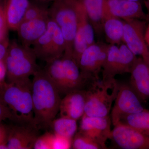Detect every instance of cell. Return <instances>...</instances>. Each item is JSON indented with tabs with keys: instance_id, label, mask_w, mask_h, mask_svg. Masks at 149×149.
I'll use <instances>...</instances> for the list:
<instances>
[{
	"instance_id": "1",
	"label": "cell",
	"mask_w": 149,
	"mask_h": 149,
	"mask_svg": "<svg viewBox=\"0 0 149 149\" xmlns=\"http://www.w3.org/2000/svg\"><path fill=\"white\" fill-rule=\"evenodd\" d=\"M32 83L35 125L39 130H47L59 111L61 95L44 69L35 72Z\"/></svg>"
},
{
	"instance_id": "2",
	"label": "cell",
	"mask_w": 149,
	"mask_h": 149,
	"mask_svg": "<svg viewBox=\"0 0 149 149\" xmlns=\"http://www.w3.org/2000/svg\"><path fill=\"white\" fill-rule=\"evenodd\" d=\"M32 90V81L29 79L15 83L3 81L0 83V101L8 108L13 121L16 124L31 125L37 128L34 121Z\"/></svg>"
},
{
	"instance_id": "3",
	"label": "cell",
	"mask_w": 149,
	"mask_h": 149,
	"mask_svg": "<svg viewBox=\"0 0 149 149\" xmlns=\"http://www.w3.org/2000/svg\"><path fill=\"white\" fill-rule=\"evenodd\" d=\"M31 47L22 45L15 40L9 42L3 62L8 83H15L29 79L40 68Z\"/></svg>"
},
{
	"instance_id": "4",
	"label": "cell",
	"mask_w": 149,
	"mask_h": 149,
	"mask_svg": "<svg viewBox=\"0 0 149 149\" xmlns=\"http://www.w3.org/2000/svg\"><path fill=\"white\" fill-rule=\"evenodd\" d=\"M58 90L61 96L75 90L84 89L88 83L82 76L76 61L63 54L47 63L44 68Z\"/></svg>"
},
{
	"instance_id": "5",
	"label": "cell",
	"mask_w": 149,
	"mask_h": 149,
	"mask_svg": "<svg viewBox=\"0 0 149 149\" xmlns=\"http://www.w3.org/2000/svg\"><path fill=\"white\" fill-rule=\"evenodd\" d=\"M81 4L79 0H54L49 8L50 18L57 24L64 37V54L71 57Z\"/></svg>"
},
{
	"instance_id": "6",
	"label": "cell",
	"mask_w": 149,
	"mask_h": 149,
	"mask_svg": "<svg viewBox=\"0 0 149 149\" xmlns=\"http://www.w3.org/2000/svg\"><path fill=\"white\" fill-rule=\"evenodd\" d=\"M87 90L85 115L94 117L109 115L119 84L115 78L93 80Z\"/></svg>"
},
{
	"instance_id": "7",
	"label": "cell",
	"mask_w": 149,
	"mask_h": 149,
	"mask_svg": "<svg viewBox=\"0 0 149 149\" xmlns=\"http://www.w3.org/2000/svg\"><path fill=\"white\" fill-rule=\"evenodd\" d=\"M31 47L37 59L47 63L64 54V37L57 24L50 18L46 32Z\"/></svg>"
},
{
	"instance_id": "8",
	"label": "cell",
	"mask_w": 149,
	"mask_h": 149,
	"mask_svg": "<svg viewBox=\"0 0 149 149\" xmlns=\"http://www.w3.org/2000/svg\"><path fill=\"white\" fill-rule=\"evenodd\" d=\"M137 57L124 43L120 46L109 44L102 69V79L115 78L118 74L130 73Z\"/></svg>"
},
{
	"instance_id": "9",
	"label": "cell",
	"mask_w": 149,
	"mask_h": 149,
	"mask_svg": "<svg viewBox=\"0 0 149 149\" xmlns=\"http://www.w3.org/2000/svg\"><path fill=\"white\" fill-rule=\"evenodd\" d=\"M109 45L95 43L88 47L80 56L78 65L83 77L88 81L98 79L105 61Z\"/></svg>"
},
{
	"instance_id": "10",
	"label": "cell",
	"mask_w": 149,
	"mask_h": 149,
	"mask_svg": "<svg viewBox=\"0 0 149 149\" xmlns=\"http://www.w3.org/2000/svg\"><path fill=\"white\" fill-rule=\"evenodd\" d=\"M123 42L136 56L142 58L149 54V49L145 40L147 24L143 19L124 20Z\"/></svg>"
},
{
	"instance_id": "11",
	"label": "cell",
	"mask_w": 149,
	"mask_h": 149,
	"mask_svg": "<svg viewBox=\"0 0 149 149\" xmlns=\"http://www.w3.org/2000/svg\"><path fill=\"white\" fill-rule=\"evenodd\" d=\"M141 101L130 85L119 84L117 95L111 110V122L115 125L120 118L144 109Z\"/></svg>"
},
{
	"instance_id": "12",
	"label": "cell",
	"mask_w": 149,
	"mask_h": 149,
	"mask_svg": "<svg viewBox=\"0 0 149 149\" xmlns=\"http://www.w3.org/2000/svg\"><path fill=\"white\" fill-rule=\"evenodd\" d=\"M111 130L110 138L122 149H149V132L116 124Z\"/></svg>"
},
{
	"instance_id": "13",
	"label": "cell",
	"mask_w": 149,
	"mask_h": 149,
	"mask_svg": "<svg viewBox=\"0 0 149 149\" xmlns=\"http://www.w3.org/2000/svg\"><path fill=\"white\" fill-rule=\"evenodd\" d=\"M104 15H111L123 20L147 19L141 2L129 0H104Z\"/></svg>"
},
{
	"instance_id": "14",
	"label": "cell",
	"mask_w": 149,
	"mask_h": 149,
	"mask_svg": "<svg viewBox=\"0 0 149 149\" xmlns=\"http://www.w3.org/2000/svg\"><path fill=\"white\" fill-rule=\"evenodd\" d=\"M111 120L109 115L105 117L89 116L81 118L80 131L94 139L107 149L106 143L110 138Z\"/></svg>"
},
{
	"instance_id": "15",
	"label": "cell",
	"mask_w": 149,
	"mask_h": 149,
	"mask_svg": "<svg viewBox=\"0 0 149 149\" xmlns=\"http://www.w3.org/2000/svg\"><path fill=\"white\" fill-rule=\"evenodd\" d=\"M87 90H75L67 94L61 99L59 111L61 117L78 120L85 114Z\"/></svg>"
},
{
	"instance_id": "16",
	"label": "cell",
	"mask_w": 149,
	"mask_h": 149,
	"mask_svg": "<svg viewBox=\"0 0 149 149\" xmlns=\"http://www.w3.org/2000/svg\"><path fill=\"white\" fill-rule=\"evenodd\" d=\"M39 130L31 125L9 126L7 145L8 149H33Z\"/></svg>"
},
{
	"instance_id": "17",
	"label": "cell",
	"mask_w": 149,
	"mask_h": 149,
	"mask_svg": "<svg viewBox=\"0 0 149 149\" xmlns=\"http://www.w3.org/2000/svg\"><path fill=\"white\" fill-rule=\"evenodd\" d=\"M130 86L142 101L149 100V68L141 57H137L130 70Z\"/></svg>"
},
{
	"instance_id": "18",
	"label": "cell",
	"mask_w": 149,
	"mask_h": 149,
	"mask_svg": "<svg viewBox=\"0 0 149 149\" xmlns=\"http://www.w3.org/2000/svg\"><path fill=\"white\" fill-rule=\"evenodd\" d=\"M49 19L48 16L22 21L16 30L20 44L25 47H32L46 32Z\"/></svg>"
},
{
	"instance_id": "19",
	"label": "cell",
	"mask_w": 149,
	"mask_h": 149,
	"mask_svg": "<svg viewBox=\"0 0 149 149\" xmlns=\"http://www.w3.org/2000/svg\"><path fill=\"white\" fill-rule=\"evenodd\" d=\"M29 3V0L4 1L6 20L9 29L16 31L23 21Z\"/></svg>"
},
{
	"instance_id": "20",
	"label": "cell",
	"mask_w": 149,
	"mask_h": 149,
	"mask_svg": "<svg viewBox=\"0 0 149 149\" xmlns=\"http://www.w3.org/2000/svg\"><path fill=\"white\" fill-rule=\"evenodd\" d=\"M124 26L123 19L109 15L103 17L102 31L110 44L117 45L123 42Z\"/></svg>"
},
{
	"instance_id": "21",
	"label": "cell",
	"mask_w": 149,
	"mask_h": 149,
	"mask_svg": "<svg viewBox=\"0 0 149 149\" xmlns=\"http://www.w3.org/2000/svg\"><path fill=\"white\" fill-rule=\"evenodd\" d=\"M83 4L95 32H102L104 0H79Z\"/></svg>"
},
{
	"instance_id": "22",
	"label": "cell",
	"mask_w": 149,
	"mask_h": 149,
	"mask_svg": "<svg viewBox=\"0 0 149 149\" xmlns=\"http://www.w3.org/2000/svg\"><path fill=\"white\" fill-rule=\"evenodd\" d=\"M118 124L136 130L149 132V110L144 109L138 112L123 116L116 125Z\"/></svg>"
},
{
	"instance_id": "23",
	"label": "cell",
	"mask_w": 149,
	"mask_h": 149,
	"mask_svg": "<svg viewBox=\"0 0 149 149\" xmlns=\"http://www.w3.org/2000/svg\"><path fill=\"white\" fill-rule=\"evenodd\" d=\"M77 121L71 118L61 117L54 119L50 127L55 134L72 139L77 130Z\"/></svg>"
},
{
	"instance_id": "24",
	"label": "cell",
	"mask_w": 149,
	"mask_h": 149,
	"mask_svg": "<svg viewBox=\"0 0 149 149\" xmlns=\"http://www.w3.org/2000/svg\"><path fill=\"white\" fill-rule=\"evenodd\" d=\"M72 148L74 149H104L98 142L79 131L72 140Z\"/></svg>"
},
{
	"instance_id": "25",
	"label": "cell",
	"mask_w": 149,
	"mask_h": 149,
	"mask_svg": "<svg viewBox=\"0 0 149 149\" xmlns=\"http://www.w3.org/2000/svg\"><path fill=\"white\" fill-rule=\"evenodd\" d=\"M49 16V8L46 3L30 1L23 21L32 20Z\"/></svg>"
},
{
	"instance_id": "26",
	"label": "cell",
	"mask_w": 149,
	"mask_h": 149,
	"mask_svg": "<svg viewBox=\"0 0 149 149\" xmlns=\"http://www.w3.org/2000/svg\"><path fill=\"white\" fill-rule=\"evenodd\" d=\"M54 133L46 132L37 138L34 144L33 149H52Z\"/></svg>"
},
{
	"instance_id": "27",
	"label": "cell",
	"mask_w": 149,
	"mask_h": 149,
	"mask_svg": "<svg viewBox=\"0 0 149 149\" xmlns=\"http://www.w3.org/2000/svg\"><path fill=\"white\" fill-rule=\"evenodd\" d=\"M4 1L0 0V42H8V31L9 29L6 20Z\"/></svg>"
},
{
	"instance_id": "28",
	"label": "cell",
	"mask_w": 149,
	"mask_h": 149,
	"mask_svg": "<svg viewBox=\"0 0 149 149\" xmlns=\"http://www.w3.org/2000/svg\"><path fill=\"white\" fill-rule=\"evenodd\" d=\"M72 140L55 134L52 149H70L72 148Z\"/></svg>"
},
{
	"instance_id": "29",
	"label": "cell",
	"mask_w": 149,
	"mask_h": 149,
	"mask_svg": "<svg viewBox=\"0 0 149 149\" xmlns=\"http://www.w3.org/2000/svg\"><path fill=\"white\" fill-rule=\"evenodd\" d=\"M7 119L13 121L12 114L8 108L0 101V122Z\"/></svg>"
},
{
	"instance_id": "30",
	"label": "cell",
	"mask_w": 149,
	"mask_h": 149,
	"mask_svg": "<svg viewBox=\"0 0 149 149\" xmlns=\"http://www.w3.org/2000/svg\"><path fill=\"white\" fill-rule=\"evenodd\" d=\"M9 126L3 125L0 122V146L7 145Z\"/></svg>"
},
{
	"instance_id": "31",
	"label": "cell",
	"mask_w": 149,
	"mask_h": 149,
	"mask_svg": "<svg viewBox=\"0 0 149 149\" xmlns=\"http://www.w3.org/2000/svg\"><path fill=\"white\" fill-rule=\"evenodd\" d=\"M8 44V42H0V61H3L4 60Z\"/></svg>"
},
{
	"instance_id": "32",
	"label": "cell",
	"mask_w": 149,
	"mask_h": 149,
	"mask_svg": "<svg viewBox=\"0 0 149 149\" xmlns=\"http://www.w3.org/2000/svg\"><path fill=\"white\" fill-rule=\"evenodd\" d=\"M6 77V70L4 63L3 61H0V83L4 81Z\"/></svg>"
},
{
	"instance_id": "33",
	"label": "cell",
	"mask_w": 149,
	"mask_h": 149,
	"mask_svg": "<svg viewBox=\"0 0 149 149\" xmlns=\"http://www.w3.org/2000/svg\"><path fill=\"white\" fill-rule=\"evenodd\" d=\"M145 40L149 49V23L147 24L145 31Z\"/></svg>"
},
{
	"instance_id": "34",
	"label": "cell",
	"mask_w": 149,
	"mask_h": 149,
	"mask_svg": "<svg viewBox=\"0 0 149 149\" xmlns=\"http://www.w3.org/2000/svg\"><path fill=\"white\" fill-rule=\"evenodd\" d=\"M145 3L147 10V19L149 20V0H145Z\"/></svg>"
},
{
	"instance_id": "35",
	"label": "cell",
	"mask_w": 149,
	"mask_h": 149,
	"mask_svg": "<svg viewBox=\"0 0 149 149\" xmlns=\"http://www.w3.org/2000/svg\"><path fill=\"white\" fill-rule=\"evenodd\" d=\"M37 2L43 3L47 4V3L50 2L49 0H33Z\"/></svg>"
},
{
	"instance_id": "36",
	"label": "cell",
	"mask_w": 149,
	"mask_h": 149,
	"mask_svg": "<svg viewBox=\"0 0 149 149\" xmlns=\"http://www.w3.org/2000/svg\"><path fill=\"white\" fill-rule=\"evenodd\" d=\"M143 59L144 60V61L147 64H148V66L149 68V54L148 55H147L145 57L143 58Z\"/></svg>"
},
{
	"instance_id": "37",
	"label": "cell",
	"mask_w": 149,
	"mask_h": 149,
	"mask_svg": "<svg viewBox=\"0 0 149 149\" xmlns=\"http://www.w3.org/2000/svg\"><path fill=\"white\" fill-rule=\"evenodd\" d=\"M129 1H139V2H141V0H129Z\"/></svg>"
},
{
	"instance_id": "38",
	"label": "cell",
	"mask_w": 149,
	"mask_h": 149,
	"mask_svg": "<svg viewBox=\"0 0 149 149\" xmlns=\"http://www.w3.org/2000/svg\"><path fill=\"white\" fill-rule=\"evenodd\" d=\"M50 1V2H53V1H54V0H49Z\"/></svg>"
}]
</instances>
